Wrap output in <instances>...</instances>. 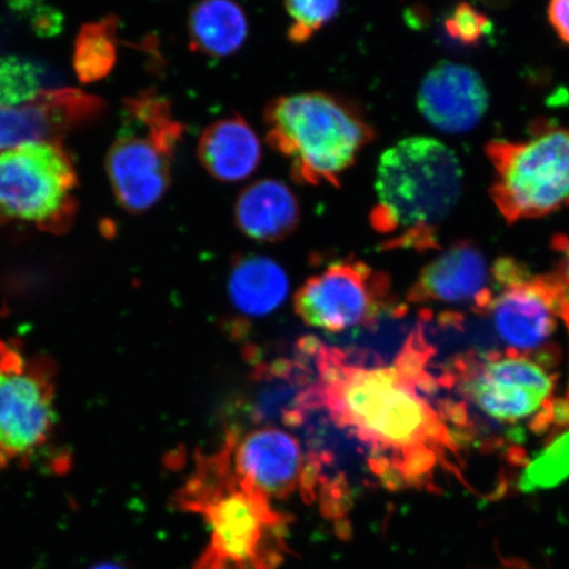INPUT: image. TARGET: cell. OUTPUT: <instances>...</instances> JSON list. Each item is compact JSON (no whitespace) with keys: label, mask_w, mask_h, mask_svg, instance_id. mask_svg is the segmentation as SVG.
Here are the masks:
<instances>
[{"label":"cell","mask_w":569,"mask_h":569,"mask_svg":"<svg viewBox=\"0 0 569 569\" xmlns=\"http://www.w3.org/2000/svg\"><path fill=\"white\" fill-rule=\"evenodd\" d=\"M116 23L102 21L83 28L77 40L74 63L82 81H96L116 62Z\"/></svg>","instance_id":"cell-21"},{"label":"cell","mask_w":569,"mask_h":569,"mask_svg":"<svg viewBox=\"0 0 569 569\" xmlns=\"http://www.w3.org/2000/svg\"><path fill=\"white\" fill-rule=\"evenodd\" d=\"M264 123L268 144L288 160L293 181L311 187L339 188L341 176L376 139L358 104L323 91L273 98Z\"/></svg>","instance_id":"cell-4"},{"label":"cell","mask_w":569,"mask_h":569,"mask_svg":"<svg viewBox=\"0 0 569 569\" xmlns=\"http://www.w3.org/2000/svg\"><path fill=\"white\" fill-rule=\"evenodd\" d=\"M233 219L258 243H279L297 230L301 204L287 183L266 178L249 183L234 202Z\"/></svg>","instance_id":"cell-17"},{"label":"cell","mask_w":569,"mask_h":569,"mask_svg":"<svg viewBox=\"0 0 569 569\" xmlns=\"http://www.w3.org/2000/svg\"><path fill=\"white\" fill-rule=\"evenodd\" d=\"M42 69L20 57L0 60V106H18L40 94Z\"/></svg>","instance_id":"cell-23"},{"label":"cell","mask_w":569,"mask_h":569,"mask_svg":"<svg viewBox=\"0 0 569 569\" xmlns=\"http://www.w3.org/2000/svg\"><path fill=\"white\" fill-rule=\"evenodd\" d=\"M251 380L243 410L256 425L279 422L297 427L317 410L315 372L300 352L297 359L258 362Z\"/></svg>","instance_id":"cell-15"},{"label":"cell","mask_w":569,"mask_h":569,"mask_svg":"<svg viewBox=\"0 0 569 569\" xmlns=\"http://www.w3.org/2000/svg\"><path fill=\"white\" fill-rule=\"evenodd\" d=\"M493 272L492 315L498 337L509 350L528 353L546 345L561 318L553 274L530 276L515 260H498Z\"/></svg>","instance_id":"cell-12"},{"label":"cell","mask_w":569,"mask_h":569,"mask_svg":"<svg viewBox=\"0 0 569 569\" xmlns=\"http://www.w3.org/2000/svg\"><path fill=\"white\" fill-rule=\"evenodd\" d=\"M462 397L488 419L501 425L531 421L537 432L557 426L555 376L542 361L509 350L459 362Z\"/></svg>","instance_id":"cell-8"},{"label":"cell","mask_w":569,"mask_h":569,"mask_svg":"<svg viewBox=\"0 0 569 569\" xmlns=\"http://www.w3.org/2000/svg\"><path fill=\"white\" fill-rule=\"evenodd\" d=\"M173 501L201 516L210 531L191 569H279L287 560L291 518L234 471L229 438L220 450L196 455Z\"/></svg>","instance_id":"cell-2"},{"label":"cell","mask_w":569,"mask_h":569,"mask_svg":"<svg viewBox=\"0 0 569 569\" xmlns=\"http://www.w3.org/2000/svg\"><path fill=\"white\" fill-rule=\"evenodd\" d=\"M298 352L315 372L317 410L366 448L369 468L383 486L423 488L437 469H453L452 407L431 401L439 381L430 372L433 350L421 327L390 365L316 338L298 341Z\"/></svg>","instance_id":"cell-1"},{"label":"cell","mask_w":569,"mask_h":569,"mask_svg":"<svg viewBox=\"0 0 569 569\" xmlns=\"http://www.w3.org/2000/svg\"><path fill=\"white\" fill-rule=\"evenodd\" d=\"M445 28L452 40L462 46H475L492 30V23L473 6L461 3L446 19Z\"/></svg>","instance_id":"cell-25"},{"label":"cell","mask_w":569,"mask_h":569,"mask_svg":"<svg viewBox=\"0 0 569 569\" xmlns=\"http://www.w3.org/2000/svg\"><path fill=\"white\" fill-rule=\"evenodd\" d=\"M230 439L234 471L270 501L287 500L300 492L315 500L326 481L323 455L306 453L295 436L274 426L241 433L237 427Z\"/></svg>","instance_id":"cell-11"},{"label":"cell","mask_w":569,"mask_h":569,"mask_svg":"<svg viewBox=\"0 0 569 569\" xmlns=\"http://www.w3.org/2000/svg\"><path fill=\"white\" fill-rule=\"evenodd\" d=\"M56 368L0 340V467L26 462L51 440L57 422Z\"/></svg>","instance_id":"cell-9"},{"label":"cell","mask_w":569,"mask_h":569,"mask_svg":"<svg viewBox=\"0 0 569 569\" xmlns=\"http://www.w3.org/2000/svg\"><path fill=\"white\" fill-rule=\"evenodd\" d=\"M549 21L561 42L569 46V0H550Z\"/></svg>","instance_id":"cell-26"},{"label":"cell","mask_w":569,"mask_h":569,"mask_svg":"<svg viewBox=\"0 0 569 569\" xmlns=\"http://www.w3.org/2000/svg\"><path fill=\"white\" fill-rule=\"evenodd\" d=\"M227 289L239 315L261 318L272 315L287 300L289 279L279 262L249 253L233 260Z\"/></svg>","instance_id":"cell-19"},{"label":"cell","mask_w":569,"mask_h":569,"mask_svg":"<svg viewBox=\"0 0 569 569\" xmlns=\"http://www.w3.org/2000/svg\"><path fill=\"white\" fill-rule=\"evenodd\" d=\"M371 224L391 234L387 248L436 247L437 231L460 201L462 169L442 141L412 137L382 153L376 169Z\"/></svg>","instance_id":"cell-3"},{"label":"cell","mask_w":569,"mask_h":569,"mask_svg":"<svg viewBox=\"0 0 569 569\" xmlns=\"http://www.w3.org/2000/svg\"><path fill=\"white\" fill-rule=\"evenodd\" d=\"M486 154L493 168L490 198L508 223L569 208V130L539 127L528 140H492Z\"/></svg>","instance_id":"cell-6"},{"label":"cell","mask_w":569,"mask_h":569,"mask_svg":"<svg viewBox=\"0 0 569 569\" xmlns=\"http://www.w3.org/2000/svg\"><path fill=\"white\" fill-rule=\"evenodd\" d=\"M400 310L388 274L360 260H340L310 277L295 296V311L316 329L341 332L372 327L388 311Z\"/></svg>","instance_id":"cell-10"},{"label":"cell","mask_w":569,"mask_h":569,"mask_svg":"<svg viewBox=\"0 0 569 569\" xmlns=\"http://www.w3.org/2000/svg\"><path fill=\"white\" fill-rule=\"evenodd\" d=\"M183 133L172 104L159 92L127 99L122 126L106 159L107 176L124 210L146 212L166 196Z\"/></svg>","instance_id":"cell-5"},{"label":"cell","mask_w":569,"mask_h":569,"mask_svg":"<svg viewBox=\"0 0 569 569\" xmlns=\"http://www.w3.org/2000/svg\"><path fill=\"white\" fill-rule=\"evenodd\" d=\"M198 160L213 180L240 182L258 170L262 160L261 141L240 116L217 120L199 138Z\"/></svg>","instance_id":"cell-18"},{"label":"cell","mask_w":569,"mask_h":569,"mask_svg":"<svg viewBox=\"0 0 569 569\" xmlns=\"http://www.w3.org/2000/svg\"><path fill=\"white\" fill-rule=\"evenodd\" d=\"M569 478V430L547 443L525 467L519 488L525 492L550 489Z\"/></svg>","instance_id":"cell-22"},{"label":"cell","mask_w":569,"mask_h":569,"mask_svg":"<svg viewBox=\"0 0 569 569\" xmlns=\"http://www.w3.org/2000/svg\"><path fill=\"white\" fill-rule=\"evenodd\" d=\"M489 96L478 71L461 63L440 62L423 78L418 109L439 131L472 130L486 116Z\"/></svg>","instance_id":"cell-16"},{"label":"cell","mask_w":569,"mask_h":569,"mask_svg":"<svg viewBox=\"0 0 569 569\" xmlns=\"http://www.w3.org/2000/svg\"><path fill=\"white\" fill-rule=\"evenodd\" d=\"M291 19L288 40L300 46L338 17L341 0H283Z\"/></svg>","instance_id":"cell-24"},{"label":"cell","mask_w":569,"mask_h":569,"mask_svg":"<svg viewBox=\"0 0 569 569\" xmlns=\"http://www.w3.org/2000/svg\"><path fill=\"white\" fill-rule=\"evenodd\" d=\"M102 109L101 99L76 89L42 90L30 102L0 106V153L27 142H56Z\"/></svg>","instance_id":"cell-13"},{"label":"cell","mask_w":569,"mask_h":569,"mask_svg":"<svg viewBox=\"0 0 569 569\" xmlns=\"http://www.w3.org/2000/svg\"><path fill=\"white\" fill-rule=\"evenodd\" d=\"M94 569H127V568L123 566H119V565H102Z\"/></svg>","instance_id":"cell-27"},{"label":"cell","mask_w":569,"mask_h":569,"mask_svg":"<svg viewBox=\"0 0 569 569\" xmlns=\"http://www.w3.org/2000/svg\"><path fill=\"white\" fill-rule=\"evenodd\" d=\"M77 174L54 141H34L0 153V222L63 232L74 220Z\"/></svg>","instance_id":"cell-7"},{"label":"cell","mask_w":569,"mask_h":569,"mask_svg":"<svg viewBox=\"0 0 569 569\" xmlns=\"http://www.w3.org/2000/svg\"><path fill=\"white\" fill-rule=\"evenodd\" d=\"M188 32L191 51L223 59L238 53L246 44L247 13L233 0H201L190 11Z\"/></svg>","instance_id":"cell-20"},{"label":"cell","mask_w":569,"mask_h":569,"mask_svg":"<svg viewBox=\"0 0 569 569\" xmlns=\"http://www.w3.org/2000/svg\"><path fill=\"white\" fill-rule=\"evenodd\" d=\"M493 296V272L486 256L473 243L460 241L422 269L409 290L408 301L466 305L488 312Z\"/></svg>","instance_id":"cell-14"}]
</instances>
